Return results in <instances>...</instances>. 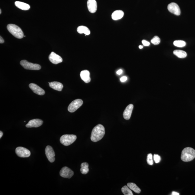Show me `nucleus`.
Instances as JSON below:
<instances>
[{"instance_id": "obj_11", "label": "nucleus", "mask_w": 195, "mask_h": 195, "mask_svg": "<svg viewBox=\"0 0 195 195\" xmlns=\"http://www.w3.org/2000/svg\"><path fill=\"white\" fill-rule=\"evenodd\" d=\"M49 61L55 64H57L63 61L62 58L61 56L56 54L54 52L51 53L49 57Z\"/></svg>"}, {"instance_id": "obj_35", "label": "nucleus", "mask_w": 195, "mask_h": 195, "mask_svg": "<svg viewBox=\"0 0 195 195\" xmlns=\"http://www.w3.org/2000/svg\"><path fill=\"white\" fill-rule=\"evenodd\" d=\"M139 49H142L143 48V47L142 45H140L139 46Z\"/></svg>"}, {"instance_id": "obj_29", "label": "nucleus", "mask_w": 195, "mask_h": 195, "mask_svg": "<svg viewBox=\"0 0 195 195\" xmlns=\"http://www.w3.org/2000/svg\"><path fill=\"white\" fill-rule=\"evenodd\" d=\"M142 43H143V45L146 46H146H149L150 44L149 42L145 40L142 41Z\"/></svg>"}, {"instance_id": "obj_1", "label": "nucleus", "mask_w": 195, "mask_h": 195, "mask_svg": "<svg viewBox=\"0 0 195 195\" xmlns=\"http://www.w3.org/2000/svg\"><path fill=\"white\" fill-rule=\"evenodd\" d=\"M105 128L102 125L99 124L94 128L92 130L91 140L94 142L100 141L105 134Z\"/></svg>"}, {"instance_id": "obj_6", "label": "nucleus", "mask_w": 195, "mask_h": 195, "mask_svg": "<svg viewBox=\"0 0 195 195\" xmlns=\"http://www.w3.org/2000/svg\"><path fill=\"white\" fill-rule=\"evenodd\" d=\"M83 102L81 99H77L73 101L68 107V111L70 112H75L83 105Z\"/></svg>"}, {"instance_id": "obj_26", "label": "nucleus", "mask_w": 195, "mask_h": 195, "mask_svg": "<svg viewBox=\"0 0 195 195\" xmlns=\"http://www.w3.org/2000/svg\"><path fill=\"white\" fill-rule=\"evenodd\" d=\"M147 162L149 165H153L154 164L153 155L151 153L148 154L147 156Z\"/></svg>"}, {"instance_id": "obj_7", "label": "nucleus", "mask_w": 195, "mask_h": 195, "mask_svg": "<svg viewBox=\"0 0 195 195\" xmlns=\"http://www.w3.org/2000/svg\"><path fill=\"white\" fill-rule=\"evenodd\" d=\"M15 152L18 157L21 158H28L31 155L30 152L27 148L23 147H18L15 150Z\"/></svg>"}, {"instance_id": "obj_16", "label": "nucleus", "mask_w": 195, "mask_h": 195, "mask_svg": "<svg viewBox=\"0 0 195 195\" xmlns=\"http://www.w3.org/2000/svg\"><path fill=\"white\" fill-rule=\"evenodd\" d=\"M80 75L81 79L85 83H88L90 81V72L88 70H85L82 71Z\"/></svg>"}, {"instance_id": "obj_27", "label": "nucleus", "mask_w": 195, "mask_h": 195, "mask_svg": "<svg viewBox=\"0 0 195 195\" xmlns=\"http://www.w3.org/2000/svg\"><path fill=\"white\" fill-rule=\"evenodd\" d=\"M151 42L152 44H154V45H158V44H160V38L157 36H155L152 39Z\"/></svg>"}, {"instance_id": "obj_17", "label": "nucleus", "mask_w": 195, "mask_h": 195, "mask_svg": "<svg viewBox=\"0 0 195 195\" xmlns=\"http://www.w3.org/2000/svg\"><path fill=\"white\" fill-rule=\"evenodd\" d=\"M49 87L58 91H61L63 88V85L62 83L59 82L54 81L49 83Z\"/></svg>"}, {"instance_id": "obj_15", "label": "nucleus", "mask_w": 195, "mask_h": 195, "mask_svg": "<svg viewBox=\"0 0 195 195\" xmlns=\"http://www.w3.org/2000/svg\"><path fill=\"white\" fill-rule=\"evenodd\" d=\"M133 109V105L132 104L128 106L123 112V116L124 118L126 120H128L131 117V114Z\"/></svg>"}, {"instance_id": "obj_30", "label": "nucleus", "mask_w": 195, "mask_h": 195, "mask_svg": "<svg viewBox=\"0 0 195 195\" xmlns=\"http://www.w3.org/2000/svg\"><path fill=\"white\" fill-rule=\"evenodd\" d=\"M127 80V78L126 76H123L121 78L120 80L121 82H124L126 81Z\"/></svg>"}, {"instance_id": "obj_34", "label": "nucleus", "mask_w": 195, "mask_h": 195, "mask_svg": "<svg viewBox=\"0 0 195 195\" xmlns=\"http://www.w3.org/2000/svg\"><path fill=\"white\" fill-rule=\"evenodd\" d=\"M3 135V133L2 131H0V138H1L2 137Z\"/></svg>"}, {"instance_id": "obj_31", "label": "nucleus", "mask_w": 195, "mask_h": 195, "mask_svg": "<svg viewBox=\"0 0 195 195\" xmlns=\"http://www.w3.org/2000/svg\"><path fill=\"white\" fill-rule=\"evenodd\" d=\"M123 72L122 69H119L117 72V74L118 75H120L122 74Z\"/></svg>"}, {"instance_id": "obj_33", "label": "nucleus", "mask_w": 195, "mask_h": 195, "mask_svg": "<svg viewBox=\"0 0 195 195\" xmlns=\"http://www.w3.org/2000/svg\"><path fill=\"white\" fill-rule=\"evenodd\" d=\"M171 195H179V193H177V192H176V191H173V192L172 193Z\"/></svg>"}, {"instance_id": "obj_21", "label": "nucleus", "mask_w": 195, "mask_h": 195, "mask_svg": "<svg viewBox=\"0 0 195 195\" xmlns=\"http://www.w3.org/2000/svg\"><path fill=\"white\" fill-rule=\"evenodd\" d=\"M127 186L131 190L134 191L136 193L139 194V193L141 192V190L140 189V188L138 187L134 183H128L127 184Z\"/></svg>"}, {"instance_id": "obj_3", "label": "nucleus", "mask_w": 195, "mask_h": 195, "mask_svg": "<svg viewBox=\"0 0 195 195\" xmlns=\"http://www.w3.org/2000/svg\"><path fill=\"white\" fill-rule=\"evenodd\" d=\"M7 29L10 33L17 38L21 39L24 36L21 29L16 25L9 24L7 26Z\"/></svg>"}, {"instance_id": "obj_5", "label": "nucleus", "mask_w": 195, "mask_h": 195, "mask_svg": "<svg viewBox=\"0 0 195 195\" xmlns=\"http://www.w3.org/2000/svg\"><path fill=\"white\" fill-rule=\"evenodd\" d=\"M20 64L25 69L32 70H39L41 69L40 65L28 62L26 60L20 61Z\"/></svg>"}, {"instance_id": "obj_13", "label": "nucleus", "mask_w": 195, "mask_h": 195, "mask_svg": "<svg viewBox=\"0 0 195 195\" xmlns=\"http://www.w3.org/2000/svg\"><path fill=\"white\" fill-rule=\"evenodd\" d=\"M43 121L40 119H34L29 121L26 126L27 128H37L42 126Z\"/></svg>"}, {"instance_id": "obj_8", "label": "nucleus", "mask_w": 195, "mask_h": 195, "mask_svg": "<svg viewBox=\"0 0 195 195\" xmlns=\"http://www.w3.org/2000/svg\"><path fill=\"white\" fill-rule=\"evenodd\" d=\"M45 154L49 162H53L55 160V154L53 149L50 146H47L45 148Z\"/></svg>"}, {"instance_id": "obj_20", "label": "nucleus", "mask_w": 195, "mask_h": 195, "mask_svg": "<svg viewBox=\"0 0 195 195\" xmlns=\"http://www.w3.org/2000/svg\"><path fill=\"white\" fill-rule=\"evenodd\" d=\"M77 31L80 34H84L85 35H89L90 34L89 30L84 26H80L77 29Z\"/></svg>"}, {"instance_id": "obj_12", "label": "nucleus", "mask_w": 195, "mask_h": 195, "mask_svg": "<svg viewBox=\"0 0 195 195\" xmlns=\"http://www.w3.org/2000/svg\"><path fill=\"white\" fill-rule=\"evenodd\" d=\"M29 87L34 93L38 95H43L45 93L44 89L36 84L34 83H31L29 85Z\"/></svg>"}, {"instance_id": "obj_9", "label": "nucleus", "mask_w": 195, "mask_h": 195, "mask_svg": "<svg viewBox=\"0 0 195 195\" xmlns=\"http://www.w3.org/2000/svg\"><path fill=\"white\" fill-rule=\"evenodd\" d=\"M60 174L61 177L65 178H71L74 174V172L69 168L64 167L61 168Z\"/></svg>"}, {"instance_id": "obj_4", "label": "nucleus", "mask_w": 195, "mask_h": 195, "mask_svg": "<svg viewBox=\"0 0 195 195\" xmlns=\"http://www.w3.org/2000/svg\"><path fill=\"white\" fill-rule=\"evenodd\" d=\"M77 139L76 135L73 134H65L60 138V142L61 144L65 146H69L72 144Z\"/></svg>"}, {"instance_id": "obj_22", "label": "nucleus", "mask_w": 195, "mask_h": 195, "mask_svg": "<svg viewBox=\"0 0 195 195\" xmlns=\"http://www.w3.org/2000/svg\"><path fill=\"white\" fill-rule=\"evenodd\" d=\"M80 171L83 174H86L89 171V165L87 162H83L81 164Z\"/></svg>"}, {"instance_id": "obj_36", "label": "nucleus", "mask_w": 195, "mask_h": 195, "mask_svg": "<svg viewBox=\"0 0 195 195\" xmlns=\"http://www.w3.org/2000/svg\"><path fill=\"white\" fill-rule=\"evenodd\" d=\"M1 10H0V14H1Z\"/></svg>"}, {"instance_id": "obj_18", "label": "nucleus", "mask_w": 195, "mask_h": 195, "mask_svg": "<svg viewBox=\"0 0 195 195\" xmlns=\"http://www.w3.org/2000/svg\"><path fill=\"white\" fill-rule=\"evenodd\" d=\"M124 15V13L121 10H116L112 13V18L114 20H117L123 18Z\"/></svg>"}, {"instance_id": "obj_23", "label": "nucleus", "mask_w": 195, "mask_h": 195, "mask_svg": "<svg viewBox=\"0 0 195 195\" xmlns=\"http://www.w3.org/2000/svg\"><path fill=\"white\" fill-rule=\"evenodd\" d=\"M174 54L177 57L180 58H184L187 56V54L184 51L175 50L174 51Z\"/></svg>"}, {"instance_id": "obj_28", "label": "nucleus", "mask_w": 195, "mask_h": 195, "mask_svg": "<svg viewBox=\"0 0 195 195\" xmlns=\"http://www.w3.org/2000/svg\"><path fill=\"white\" fill-rule=\"evenodd\" d=\"M154 160L155 163H158L160 161L161 157L158 155L154 154Z\"/></svg>"}, {"instance_id": "obj_24", "label": "nucleus", "mask_w": 195, "mask_h": 195, "mask_svg": "<svg viewBox=\"0 0 195 195\" xmlns=\"http://www.w3.org/2000/svg\"><path fill=\"white\" fill-rule=\"evenodd\" d=\"M121 191L122 193L125 195H133L132 191L131 190L127 185H125L122 188Z\"/></svg>"}, {"instance_id": "obj_25", "label": "nucleus", "mask_w": 195, "mask_h": 195, "mask_svg": "<svg viewBox=\"0 0 195 195\" xmlns=\"http://www.w3.org/2000/svg\"><path fill=\"white\" fill-rule=\"evenodd\" d=\"M174 45L176 47H182L186 46V42L184 41L181 40L175 41L174 42Z\"/></svg>"}, {"instance_id": "obj_10", "label": "nucleus", "mask_w": 195, "mask_h": 195, "mask_svg": "<svg viewBox=\"0 0 195 195\" xmlns=\"http://www.w3.org/2000/svg\"><path fill=\"white\" fill-rule=\"evenodd\" d=\"M168 9L170 13L174 15L179 16L180 15L181 11L177 3H171L168 6Z\"/></svg>"}, {"instance_id": "obj_14", "label": "nucleus", "mask_w": 195, "mask_h": 195, "mask_svg": "<svg viewBox=\"0 0 195 195\" xmlns=\"http://www.w3.org/2000/svg\"><path fill=\"white\" fill-rule=\"evenodd\" d=\"M87 6L89 11L91 13H95L97 9V4L95 0H88Z\"/></svg>"}, {"instance_id": "obj_32", "label": "nucleus", "mask_w": 195, "mask_h": 195, "mask_svg": "<svg viewBox=\"0 0 195 195\" xmlns=\"http://www.w3.org/2000/svg\"><path fill=\"white\" fill-rule=\"evenodd\" d=\"M4 42V40H3V38L1 36L0 37V43L3 44Z\"/></svg>"}, {"instance_id": "obj_19", "label": "nucleus", "mask_w": 195, "mask_h": 195, "mask_svg": "<svg viewBox=\"0 0 195 195\" xmlns=\"http://www.w3.org/2000/svg\"><path fill=\"white\" fill-rule=\"evenodd\" d=\"M15 6L21 10L26 11V10H28L30 8V6L28 4L21 2V1H15Z\"/></svg>"}, {"instance_id": "obj_2", "label": "nucleus", "mask_w": 195, "mask_h": 195, "mask_svg": "<svg viewBox=\"0 0 195 195\" xmlns=\"http://www.w3.org/2000/svg\"><path fill=\"white\" fill-rule=\"evenodd\" d=\"M195 158V150L187 147L184 149L181 155V160L185 162L191 161Z\"/></svg>"}]
</instances>
